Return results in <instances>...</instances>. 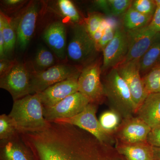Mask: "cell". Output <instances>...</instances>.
Masks as SVG:
<instances>
[{"label":"cell","instance_id":"9","mask_svg":"<svg viewBox=\"0 0 160 160\" xmlns=\"http://www.w3.org/2000/svg\"><path fill=\"white\" fill-rule=\"evenodd\" d=\"M90 103L79 92L67 97L51 107H43L44 118L49 122L58 119L73 117L85 109Z\"/></svg>","mask_w":160,"mask_h":160},{"label":"cell","instance_id":"36","mask_svg":"<svg viewBox=\"0 0 160 160\" xmlns=\"http://www.w3.org/2000/svg\"><path fill=\"white\" fill-rule=\"evenodd\" d=\"M24 2V1H21V0H6L4 1V2L5 5L8 6V7H13L19 6Z\"/></svg>","mask_w":160,"mask_h":160},{"label":"cell","instance_id":"28","mask_svg":"<svg viewBox=\"0 0 160 160\" xmlns=\"http://www.w3.org/2000/svg\"><path fill=\"white\" fill-rule=\"evenodd\" d=\"M34 62L37 67L43 71L54 66L55 58L51 52L45 48H42L38 50Z\"/></svg>","mask_w":160,"mask_h":160},{"label":"cell","instance_id":"10","mask_svg":"<svg viewBox=\"0 0 160 160\" xmlns=\"http://www.w3.org/2000/svg\"><path fill=\"white\" fill-rule=\"evenodd\" d=\"M126 32L128 39V52L120 65L133 60H140L159 34L151 29L149 25Z\"/></svg>","mask_w":160,"mask_h":160},{"label":"cell","instance_id":"25","mask_svg":"<svg viewBox=\"0 0 160 160\" xmlns=\"http://www.w3.org/2000/svg\"><path fill=\"white\" fill-rule=\"evenodd\" d=\"M143 83L148 95L160 92V66L154 67L142 78Z\"/></svg>","mask_w":160,"mask_h":160},{"label":"cell","instance_id":"7","mask_svg":"<svg viewBox=\"0 0 160 160\" xmlns=\"http://www.w3.org/2000/svg\"><path fill=\"white\" fill-rule=\"evenodd\" d=\"M102 67L98 61L88 64L82 70L78 79V92L90 103L98 105L104 98V88L101 80Z\"/></svg>","mask_w":160,"mask_h":160},{"label":"cell","instance_id":"20","mask_svg":"<svg viewBox=\"0 0 160 160\" xmlns=\"http://www.w3.org/2000/svg\"><path fill=\"white\" fill-rule=\"evenodd\" d=\"M160 34H159L142 57L140 59V72L150 70L160 60Z\"/></svg>","mask_w":160,"mask_h":160},{"label":"cell","instance_id":"3","mask_svg":"<svg viewBox=\"0 0 160 160\" xmlns=\"http://www.w3.org/2000/svg\"><path fill=\"white\" fill-rule=\"evenodd\" d=\"M104 94L112 109L118 112L124 120L134 117L137 108L131 92L117 68L110 69L103 83Z\"/></svg>","mask_w":160,"mask_h":160},{"label":"cell","instance_id":"18","mask_svg":"<svg viewBox=\"0 0 160 160\" xmlns=\"http://www.w3.org/2000/svg\"><path fill=\"white\" fill-rule=\"evenodd\" d=\"M136 114L151 129L160 126V92L148 95Z\"/></svg>","mask_w":160,"mask_h":160},{"label":"cell","instance_id":"6","mask_svg":"<svg viewBox=\"0 0 160 160\" xmlns=\"http://www.w3.org/2000/svg\"><path fill=\"white\" fill-rule=\"evenodd\" d=\"M31 74L25 64L16 62L0 77V88L11 94L13 102L31 94Z\"/></svg>","mask_w":160,"mask_h":160},{"label":"cell","instance_id":"33","mask_svg":"<svg viewBox=\"0 0 160 160\" xmlns=\"http://www.w3.org/2000/svg\"><path fill=\"white\" fill-rule=\"evenodd\" d=\"M149 26L152 30L160 34V7L156 8Z\"/></svg>","mask_w":160,"mask_h":160},{"label":"cell","instance_id":"12","mask_svg":"<svg viewBox=\"0 0 160 160\" xmlns=\"http://www.w3.org/2000/svg\"><path fill=\"white\" fill-rule=\"evenodd\" d=\"M128 49L127 32L118 27L114 38L103 50L102 70L104 71L119 66L125 59Z\"/></svg>","mask_w":160,"mask_h":160},{"label":"cell","instance_id":"37","mask_svg":"<svg viewBox=\"0 0 160 160\" xmlns=\"http://www.w3.org/2000/svg\"><path fill=\"white\" fill-rule=\"evenodd\" d=\"M156 160H160V148L153 147Z\"/></svg>","mask_w":160,"mask_h":160},{"label":"cell","instance_id":"30","mask_svg":"<svg viewBox=\"0 0 160 160\" xmlns=\"http://www.w3.org/2000/svg\"><path fill=\"white\" fill-rule=\"evenodd\" d=\"M131 7L142 14L152 17H153L156 9L155 2L152 0L132 1Z\"/></svg>","mask_w":160,"mask_h":160},{"label":"cell","instance_id":"21","mask_svg":"<svg viewBox=\"0 0 160 160\" xmlns=\"http://www.w3.org/2000/svg\"><path fill=\"white\" fill-rule=\"evenodd\" d=\"M130 0H100L95 3L105 13L110 16L117 17L125 14L131 6Z\"/></svg>","mask_w":160,"mask_h":160},{"label":"cell","instance_id":"13","mask_svg":"<svg viewBox=\"0 0 160 160\" xmlns=\"http://www.w3.org/2000/svg\"><path fill=\"white\" fill-rule=\"evenodd\" d=\"M38 6L37 3H29L20 13L16 27L18 45L25 49L28 46L35 29L38 14Z\"/></svg>","mask_w":160,"mask_h":160},{"label":"cell","instance_id":"5","mask_svg":"<svg viewBox=\"0 0 160 160\" xmlns=\"http://www.w3.org/2000/svg\"><path fill=\"white\" fill-rule=\"evenodd\" d=\"M97 51L95 43L85 25L77 24L66 50L69 59L80 65L87 64L92 61Z\"/></svg>","mask_w":160,"mask_h":160},{"label":"cell","instance_id":"1","mask_svg":"<svg viewBox=\"0 0 160 160\" xmlns=\"http://www.w3.org/2000/svg\"><path fill=\"white\" fill-rule=\"evenodd\" d=\"M20 135L34 160H124L112 144L70 124L49 122L42 130Z\"/></svg>","mask_w":160,"mask_h":160},{"label":"cell","instance_id":"34","mask_svg":"<svg viewBox=\"0 0 160 160\" xmlns=\"http://www.w3.org/2000/svg\"><path fill=\"white\" fill-rule=\"evenodd\" d=\"M108 24H109V18H104L99 28L92 37V38L95 43L96 46L97 45L98 43L101 40V38L102 37L103 35L104 34Z\"/></svg>","mask_w":160,"mask_h":160},{"label":"cell","instance_id":"23","mask_svg":"<svg viewBox=\"0 0 160 160\" xmlns=\"http://www.w3.org/2000/svg\"><path fill=\"white\" fill-rule=\"evenodd\" d=\"M0 32L2 34L6 52L11 51L16 42V33L11 21L3 12L0 14Z\"/></svg>","mask_w":160,"mask_h":160},{"label":"cell","instance_id":"32","mask_svg":"<svg viewBox=\"0 0 160 160\" xmlns=\"http://www.w3.org/2000/svg\"><path fill=\"white\" fill-rule=\"evenodd\" d=\"M146 141L152 147L160 148V126L151 129Z\"/></svg>","mask_w":160,"mask_h":160},{"label":"cell","instance_id":"29","mask_svg":"<svg viewBox=\"0 0 160 160\" xmlns=\"http://www.w3.org/2000/svg\"><path fill=\"white\" fill-rule=\"evenodd\" d=\"M116 22L112 18H109V24L105 30L104 34L96 46L98 51H103L108 43L114 38L117 29Z\"/></svg>","mask_w":160,"mask_h":160},{"label":"cell","instance_id":"16","mask_svg":"<svg viewBox=\"0 0 160 160\" xmlns=\"http://www.w3.org/2000/svg\"><path fill=\"white\" fill-rule=\"evenodd\" d=\"M43 38L49 48L60 59L66 58V29L61 21L52 23L45 30Z\"/></svg>","mask_w":160,"mask_h":160},{"label":"cell","instance_id":"27","mask_svg":"<svg viewBox=\"0 0 160 160\" xmlns=\"http://www.w3.org/2000/svg\"><path fill=\"white\" fill-rule=\"evenodd\" d=\"M19 133L9 115H0V141L9 139Z\"/></svg>","mask_w":160,"mask_h":160},{"label":"cell","instance_id":"15","mask_svg":"<svg viewBox=\"0 0 160 160\" xmlns=\"http://www.w3.org/2000/svg\"><path fill=\"white\" fill-rule=\"evenodd\" d=\"M118 129V141L126 144H133L147 142L151 128L136 117L124 120Z\"/></svg>","mask_w":160,"mask_h":160},{"label":"cell","instance_id":"24","mask_svg":"<svg viewBox=\"0 0 160 160\" xmlns=\"http://www.w3.org/2000/svg\"><path fill=\"white\" fill-rule=\"evenodd\" d=\"M121 118L118 112L112 109L102 113L99 121L103 129L111 135L112 132L116 131L121 126Z\"/></svg>","mask_w":160,"mask_h":160},{"label":"cell","instance_id":"8","mask_svg":"<svg viewBox=\"0 0 160 160\" xmlns=\"http://www.w3.org/2000/svg\"><path fill=\"white\" fill-rule=\"evenodd\" d=\"M98 105L89 103L82 112L73 117L58 119L51 122L77 126L94 136L102 142L112 144L111 135L106 132L96 117Z\"/></svg>","mask_w":160,"mask_h":160},{"label":"cell","instance_id":"4","mask_svg":"<svg viewBox=\"0 0 160 160\" xmlns=\"http://www.w3.org/2000/svg\"><path fill=\"white\" fill-rule=\"evenodd\" d=\"M82 70L76 66L61 64L43 71L32 72L31 94L39 93L64 80L79 77Z\"/></svg>","mask_w":160,"mask_h":160},{"label":"cell","instance_id":"19","mask_svg":"<svg viewBox=\"0 0 160 160\" xmlns=\"http://www.w3.org/2000/svg\"><path fill=\"white\" fill-rule=\"evenodd\" d=\"M115 148L126 160H156L153 147L147 142L133 144L118 142Z\"/></svg>","mask_w":160,"mask_h":160},{"label":"cell","instance_id":"14","mask_svg":"<svg viewBox=\"0 0 160 160\" xmlns=\"http://www.w3.org/2000/svg\"><path fill=\"white\" fill-rule=\"evenodd\" d=\"M71 78L52 85L38 93L43 107H51L78 92V79Z\"/></svg>","mask_w":160,"mask_h":160},{"label":"cell","instance_id":"17","mask_svg":"<svg viewBox=\"0 0 160 160\" xmlns=\"http://www.w3.org/2000/svg\"><path fill=\"white\" fill-rule=\"evenodd\" d=\"M0 160H34L19 133L0 141Z\"/></svg>","mask_w":160,"mask_h":160},{"label":"cell","instance_id":"31","mask_svg":"<svg viewBox=\"0 0 160 160\" xmlns=\"http://www.w3.org/2000/svg\"><path fill=\"white\" fill-rule=\"evenodd\" d=\"M104 18L102 14L93 13L90 14L86 20L85 26L92 38L99 28Z\"/></svg>","mask_w":160,"mask_h":160},{"label":"cell","instance_id":"35","mask_svg":"<svg viewBox=\"0 0 160 160\" xmlns=\"http://www.w3.org/2000/svg\"><path fill=\"white\" fill-rule=\"evenodd\" d=\"M16 62L3 58L0 61V76L4 75L11 69Z\"/></svg>","mask_w":160,"mask_h":160},{"label":"cell","instance_id":"26","mask_svg":"<svg viewBox=\"0 0 160 160\" xmlns=\"http://www.w3.org/2000/svg\"><path fill=\"white\" fill-rule=\"evenodd\" d=\"M58 6L62 14L72 22L79 24L81 21V16L74 4L69 0H60Z\"/></svg>","mask_w":160,"mask_h":160},{"label":"cell","instance_id":"2","mask_svg":"<svg viewBox=\"0 0 160 160\" xmlns=\"http://www.w3.org/2000/svg\"><path fill=\"white\" fill-rule=\"evenodd\" d=\"M38 93L29 94L13 102L9 114L19 134L42 130L49 125L45 118Z\"/></svg>","mask_w":160,"mask_h":160},{"label":"cell","instance_id":"11","mask_svg":"<svg viewBox=\"0 0 160 160\" xmlns=\"http://www.w3.org/2000/svg\"><path fill=\"white\" fill-rule=\"evenodd\" d=\"M139 61L133 60L116 67L120 75L129 87L137 109L148 95L140 75Z\"/></svg>","mask_w":160,"mask_h":160},{"label":"cell","instance_id":"22","mask_svg":"<svg viewBox=\"0 0 160 160\" xmlns=\"http://www.w3.org/2000/svg\"><path fill=\"white\" fill-rule=\"evenodd\" d=\"M152 18L140 13L130 6L124 14L123 23L127 31L134 30L149 25Z\"/></svg>","mask_w":160,"mask_h":160}]
</instances>
